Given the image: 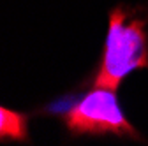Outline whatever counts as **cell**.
<instances>
[{
	"label": "cell",
	"instance_id": "7a4b0ae2",
	"mask_svg": "<svg viewBox=\"0 0 148 146\" xmlns=\"http://www.w3.org/2000/svg\"><path fill=\"white\" fill-rule=\"evenodd\" d=\"M65 125L72 134H115L138 139L136 129L129 123L113 90L94 88L65 115Z\"/></svg>",
	"mask_w": 148,
	"mask_h": 146
},
{
	"label": "cell",
	"instance_id": "3957f363",
	"mask_svg": "<svg viewBox=\"0 0 148 146\" xmlns=\"http://www.w3.org/2000/svg\"><path fill=\"white\" fill-rule=\"evenodd\" d=\"M0 137L2 141H27V116L16 111H9L7 107L0 109Z\"/></svg>",
	"mask_w": 148,
	"mask_h": 146
},
{
	"label": "cell",
	"instance_id": "6da1fadb",
	"mask_svg": "<svg viewBox=\"0 0 148 146\" xmlns=\"http://www.w3.org/2000/svg\"><path fill=\"white\" fill-rule=\"evenodd\" d=\"M148 67V37L139 18H129L123 7L109 12L102 60L94 88L115 90L136 69Z\"/></svg>",
	"mask_w": 148,
	"mask_h": 146
}]
</instances>
